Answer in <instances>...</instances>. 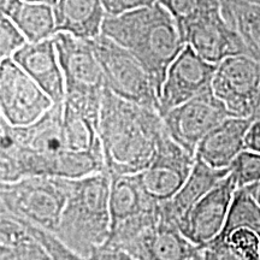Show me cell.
Wrapping results in <instances>:
<instances>
[{"label": "cell", "instance_id": "1", "mask_svg": "<svg viewBox=\"0 0 260 260\" xmlns=\"http://www.w3.org/2000/svg\"><path fill=\"white\" fill-rule=\"evenodd\" d=\"M63 106L54 104L27 126H12L0 117V183L30 176L76 180L106 171L104 153H76L69 148Z\"/></svg>", "mask_w": 260, "mask_h": 260}, {"label": "cell", "instance_id": "2", "mask_svg": "<svg viewBox=\"0 0 260 260\" xmlns=\"http://www.w3.org/2000/svg\"><path fill=\"white\" fill-rule=\"evenodd\" d=\"M167 133L157 111L126 102L105 89L99 136L110 177L135 175L147 169Z\"/></svg>", "mask_w": 260, "mask_h": 260}, {"label": "cell", "instance_id": "3", "mask_svg": "<svg viewBox=\"0 0 260 260\" xmlns=\"http://www.w3.org/2000/svg\"><path fill=\"white\" fill-rule=\"evenodd\" d=\"M102 34L142 64L159 96L168 69L187 46L176 19L159 3L119 16H106Z\"/></svg>", "mask_w": 260, "mask_h": 260}, {"label": "cell", "instance_id": "4", "mask_svg": "<svg viewBox=\"0 0 260 260\" xmlns=\"http://www.w3.org/2000/svg\"><path fill=\"white\" fill-rule=\"evenodd\" d=\"M111 177L103 171L69 180L68 200L53 234L74 252L88 259L105 245L111 230Z\"/></svg>", "mask_w": 260, "mask_h": 260}, {"label": "cell", "instance_id": "5", "mask_svg": "<svg viewBox=\"0 0 260 260\" xmlns=\"http://www.w3.org/2000/svg\"><path fill=\"white\" fill-rule=\"evenodd\" d=\"M105 246L123 249L138 260H205L204 249L162 213L161 204L111 230Z\"/></svg>", "mask_w": 260, "mask_h": 260}, {"label": "cell", "instance_id": "6", "mask_svg": "<svg viewBox=\"0 0 260 260\" xmlns=\"http://www.w3.org/2000/svg\"><path fill=\"white\" fill-rule=\"evenodd\" d=\"M65 81L64 104L99 123L105 80L88 40L65 32L53 35Z\"/></svg>", "mask_w": 260, "mask_h": 260}, {"label": "cell", "instance_id": "7", "mask_svg": "<svg viewBox=\"0 0 260 260\" xmlns=\"http://www.w3.org/2000/svg\"><path fill=\"white\" fill-rule=\"evenodd\" d=\"M69 180L30 176L0 184V209L46 232L54 233L68 200Z\"/></svg>", "mask_w": 260, "mask_h": 260}, {"label": "cell", "instance_id": "8", "mask_svg": "<svg viewBox=\"0 0 260 260\" xmlns=\"http://www.w3.org/2000/svg\"><path fill=\"white\" fill-rule=\"evenodd\" d=\"M88 42L103 70L106 89L126 102L159 113L160 96L142 64L105 35H99Z\"/></svg>", "mask_w": 260, "mask_h": 260}, {"label": "cell", "instance_id": "9", "mask_svg": "<svg viewBox=\"0 0 260 260\" xmlns=\"http://www.w3.org/2000/svg\"><path fill=\"white\" fill-rule=\"evenodd\" d=\"M212 92L230 117L260 119V61L248 54L225 58L217 65Z\"/></svg>", "mask_w": 260, "mask_h": 260}, {"label": "cell", "instance_id": "10", "mask_svg": "<svg viewBox=\"0 0 260 260\" xmlns=\"http://www.w3.org/2000/svg\"><path fill=\"white\" fill-rule=\"evenodd\" d=\"M54 103L12 58L0 60V117L12 126L40 119Z\"/></svg>", "mask_w": 260, "mask_h": 260}, {"label": "cell", "instance_id": "11", "mask_svg": "<svg viewBox=\"0 0 260 260\" xmlns=\"http://www.w3.org/2000/svg\"><path fill=\"white\" fill-rule=\"evenodd\" d=\"M161 117L169 135L195 157L201 140L230 116L212 89H210Z\"/></svg>", "mask_w": 260, "mask_h": 260}, {"label": "cell", "instance_id": "12", "mask_svg": "<svg viewBox=\"0 0 260 260\" xmlns=\"http://www.w3.org/2000/svg\"><path fill=\"white\" fill-rule=\"evenodd\" d=\"M195 157L181 147L167 132L160 140L154 160L138 177L145 193L157 204L171 200L186 183Z\"/></svg>", "mask_w": 260, "mask_h": 260}, {"label": "cell", "instance_id": "13", "mask_svg": "<svg viewBox=\"0 0 260 260\" xmlns=\"http://www.w3.org/2000/svg\"><path fill=\"white\" fill-rule=\"evenodd\" d=\"M236 190L235 182L228 175L178 219V229L190 242L204 249L223 232Z\"/></svg>", "mask_w": 260, "mask_h": 260}, {"label": "cell", "instance_id": "14", "mask_svg": "<svg viewBox=\"0 0 260 260\" xmlns=\"http://www.w3.org/2000/svg\"><path fill=\"white\" fill-rule=\"evenodd\" d=\"M216 69L217 65L205 60L189 46L184 47L176 59L172 61L162 83L159 100L160 116L212 89Z\"/></svg>", "mask_w": 260, "mask_h": 260}, {"label": "cell", "instance_id": "15", "mask_svg": "<svg viewBox=\"0 0 260 260\" xmlns=\"http://www.w3.org/2000/svg\"><path fill=\"white\" fill-rule=\"evenodd\" d=\"M187 46L211 64L225 58L248 54L242 39L224 18L220 6L204 12L182 29Z\"/></svg>", "mask_w": 260, "mask_h": 260}, {"label": "cell", "instance_id": "16", "mask_svg": "<svg viewBox=\"0 0 260 260\" xmlns=\"http://www.w3.org/2000/svg\"><path fill=\"white\" fill-rule=\"evenodd\" d=\"M213 242L241 260H260V206L246 188L236 190L225 226Z\"/></svg>", "mask_w": 260, "mask_h": 260}, {"label": "cell", "instance_id": "17", "mask_svg": "<svg viewBox=\"0 0 260 260\" xmlns=\"http://www.w3.org/2000/svg\"><path fill=\"white\" fill-rule=\"evenodd\" d=\"M54 104L65 100V81L53 38L28 42L12 57Z\"/></svg>", "mask_w": 260, "mask_h": 260}, {"label": "cell", "instance_id": "18", "mask_svg": "<svg viewBox=\"0 0 260 260\" xmlns=\"http://www.w3.org/2000/svg\"><path fill=\"white\" fill-rule=\"evenodd\" d=\"M252 122L228 117L201 140L195 157L214 169H229L237 155L246 149V135Z\"/></svg>", "mask_w": 260, "mask_h": 260}, {"label": "cell", "instance_id": "19", "mask_svg": "<svg viewBox=\"0 0 260 260\" xmlns=\"http://www.w3.org/2000/svg\"><path fill=\"white\" fill-rule=\"evenodd\" d=\"M53 10L56 34L65 32L82 40L102 35L107 16L103 0H58Z\"/></svg>", "mask_w": 260, "mask_h": 260}, {"label": "cell", "instance_id": "20", "mask_svg": "<svg viewBox=\"0 0 260 260\" xmlns=\"http://www.w3.org/2000/svg\"><path fill=\"white\" fill-rule=\"evenodd\" d=\"M229 172L230 169H214L195 157L193 170L186 183L171 200L161 204L162 213L177 224L178 219L182 218L201 198L218 186Z\"/></svg>", "mask_w": 260, "mask_h": 260}, {"label": "cell", "instance_id": "21", "mask_svg": "<svg viewBox=\"0 0 260 260\" xmlns=\"http://www.w3.org/2000/svg\"><path fill=\"white\" fill-rule=\"evenodd\" d=\"M160 204L154 203L145 193L138 174L111 178V230L154 210Z\"/></svg>", "mask_w": 260, "mask_h": 260}, {"label": "cell", "instance_id": "22", "mask_svg": "<svg viewBox=\"0 0 260 260\" xmlns=\"http://www.w3.org/2000/svg\"><path fill=\"white\" fill-rule=\"evenodd\" d=\"M0 9L29 42L46 40L56 34L53 6L25 0H0Z\"/></svg>", "mask_w": 260, "mask_h": 260}, {"label": "cell", "instance_id": "23", "mask_svg": "<svg viewBox=\"0 0 260 260\" xmlns=\"http://www.w3.org/2000/svg\"><path fill=\"white\" fill-rule=\"evenodd\" d=\"M0 260H51L22 220L4 209H0Z\"/></svg>", "mask_w": 260, "mask_h": 260}, {"label": "cell", "instance_id": "24", "mask_svg": "<svg viewBox=\"0 0 260 260\" xmlns=\"http://www.w3.org/2000/svg\"><path fill=\"white\" fill-rule=\"evenodd\" d=\"M220 10L228 23L242 39L248 56L260 61V6L233 3Z\"/></svg>", "mask_w": 260, "mask_h": 260}, {"label": "cell", "instance_id": "25", "mask_svg": "<svg viewBox=\"0 0 260 260\" xmlns=\"http://www.w3.org/2000/svg\"><path fill=\"white\" fill-rule=\"evenodd\" d=\"M158 3L176 19L181 30L204 12L220 6L217 0H159Z\"/></svg>", "mask_w": 260, "mask_h": 260}, {"label": "cell", "instance_id": "26", "mask_svg": "<svg viewBox=\"0 0 260 260\" xmlns=\"http://www.w3.org/2000/svg\"><path fill=\"white\" fill-rule=\"evenodd\" d=\"M229 175L235 182L237 189L247 188L260 182V154L245 149L237 155Z\"/></svg>", "mask_w": 260, "mask_h": 260}, {"label": "cell", "instance_id": "27", "mask_svg": "<svg viewBox=\"0 0 260 260\" xmlns=\"http://www.w3.org/2000/svg\"><path fill=\"white\" fill-rule=\"evenodd\" d=\"M22 223L44 245L46 251L48 252V254L51 256V260H88L83 258L82 255H80L79 253L74 252L67 245H64L53 233L46 232V230L40 229V228L31 225L30 223L25 222V220H22Z\"/></svg>", "mask_w": 260, "mask_h": 260}, {"label": "cell", "instance_id": "28", "mask_svg": "<svg viewBox=\"0 0 260 260\" xmlns=\"http://www.w3.org/2000/svg\"><path fill=\"white\" fill-rule=\"evenodd\" d=\"M28 42L11 19L0 15V60L12 58Z\"/></svg>", "mask_w": 260, "mask_h": 260}, {"label": "cell", "instance_id": "29", "mask_svg": "<svg viewBox=\"0 0 260 260\" xmlns=\"http://www.w3.org/2000/svg\"><path fill=\"white\" fill-rule=\"evenodd\" d=\"M159 0H103L107 16H119L157 4Z\"/></svg>", "mask_w": 260, "mask_h": 260}, {"label": "cell", "instance_id": "30", "mask_svg": "<svg viewBox=\"0 0 260 260\" xmlns=\"http://www.w3.org/2000/svg\"><path fill=\"white\" fill-rule=\"evenodd\" d=\"M88 260H138L129 253L116 247L102 246L98 247L93 251Z\"/></svg>", "mask_w": 260, "mask_h": 260}, {"label": "cell", "instance_id": "31", "mask_svg": "<svg viewBox=\"0 0 260 260\" xmlns=\"http://www.w3.org/2000/svg\"><path fill=\"white\" fill-rule=\"evenodd\" d=\"M205 260H241L220 243L212 242L204 248Z\"/></svg>", "mask_w": 260, "mask_h": 260}, {"label": "cell", "instance_id": "32", "mask_svg": "<svg viewBox=\"0 0 260 260\" xmlns=\"http://www.w3.org/2000/svg\"><path fill=\"white\" fill-rule=\"evenodd\" d=\"M246 149L260 154V119L253 121L247 132Z\"/></svg>", "mask_w": 260, "mask_h": 260}, {"label": "cell", "instance_id": "33", "mask_svg": "<svg viewBox=\"0 0 260 260\" xmlns=\"http://www.w3.org/2000/svg\"><path fill=\"white\" fill-rule=\"evenodd\" d=\"M247 191H248L249 194L252 195L253 199H254L258 205L260 206V182L259 183H255V184H252V186L247 187L246 188Z\"/></svg>", "mask_w": 260, "mask_h": 260}, {"label": "cell", "instance_id": "34", "mask_svg": "<svg viewBox=\"0 0 260 260\" xmlns=\"http://www.w3.org/2000/svg\"><path fill=\"white\" fill-rule=\"evenodd\" d=\"M25 2H31V3H41V4H46L54 6L57 4L58 0H25Z\"/></svg>", "mask_w": 260, "mask_h": 260}, {"label": "cell", "instance_id": "35", "mask_svg": "<svg viewBox=\"0 0 260 260\" xmlns=\"http://www.w3.org/2000/svg\"><path fill=\"white\" fill-rule=\"evenodd\" d=\"M234 3H243V4L260 6V0H234Z\"/></svg>", "mask_w": 260, "mask_h": 260}, {"label": "cell", "instance_id": "36", "mask_svg": "<svg viewBox=\"0 0 260 260\" xmlns=\"http://www.w3.org/2000/svg\"><path fill=\"white\" fill-rule=\"evenodd\" d=\"M217 2L219 3L220 8H222V6H225V5L233 4V3H234V0H217Z\"/></svg>", "mask_w": 260, "mask_h": 260}]
</instances>
